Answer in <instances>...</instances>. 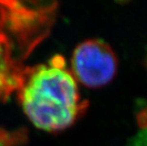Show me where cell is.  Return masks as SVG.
<instances>
[{
  "instance_id": "3",
  "label": "cell",
  "mask_w": 147,
  "mask_h": 146,
  "mask_svg": "<svg viewBox=\"0 0 147 146\" xmlns=\"http://www.w3.org/2000/svg\"><path fill=\"white\" fill-rule=\"evenodd\" d=\"M26 58L0 19V101L7 100L12 92L19 89L29 68L24 65Z\"/></svg>"
},
{
  "instance_id": "2",
  "label": "cell",
  "mask_w": 147,
  "mask_h": 146,
  "mask_svg": "<svg viewBox=\"0 0 147 146\" xmlns=\"http://www.w3.org/2000/svg\"><path fill=\"white\" fill-rule=\"evenodd\" d=\"M118 69V59L109 45L99 39L84 41L74 49L71 73L78 82L88 87L107 85Z\"/></svg>"
},
{
  "instance_id": "1",
  "label": "cell",
  "mask_w": 147,
  "mask_h": 146,
  "mask_svg": "<svg viewBox=\"0 0 147 146\" xmlns=\"http://www.w3.org/2000/svg\"><path fill=\"white\" fill-rule=\"evenodd\" d=\"M17 93L29 120L49 132L72 125L87 107L86 102L81 99L77 81L61 55L47 64L29 67Z\"/></svg>"
}]
</instances>
